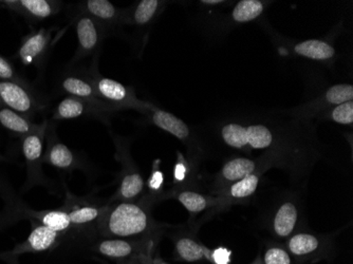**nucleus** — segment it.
Instances as JSON below:
<instances>
[{
    "mask_svg": "<svg viewBox=\"0 0 353 264\" xmlns=\"http://www.w3.org/2000/svg\"><path fill=\"white\" fill-rule=\"evenodd\" d=\"M75 32L77 37V50L74 61L97 54L106 32L99 23L85 14H77L75 19Z\"/></svg>",
    "mask_w": 353,
    "mask_h": 264,
    "instance_id": "obj_12",
    "label": "nucleus"
},
{
    "mask_svg": "<svg viewBox=\"0 0 353 264\" xmlns=\"http://www.w3.org/2000/svg\"><path fill=\"white\" fill-rule=\"evenodd\" d=\"M152 206L144 196L138 201L110 203L97 234L101 238L138 239L162 232L161 226L152 218Z\"/></svg>",
    "mask_w": 353,
    "mask_h": 264,
    "instance_id": "obj_1",
    "label": "nucleus"
},
{
    "mask_svg": "<svg viewBox=\"0 0 353 264\" xmlns=\"http://www.w3.org/2000/svg\"><path fill=\"white\" fill-rule=\"evenodd\" d=\"M322 238L309 233H295L288 238L285 249L292 257L307 259L319 255L323 251Z\"/></svg>",
    "mask_w": 353,
    "mask_h": 264,
    "instance_id": "obj_23",
    "label": "nucleus"
},
{
    "mask_svg": "<svg viewBox=\"0 0 353 264\" xmlns=\"http://www.w3.org/2000/svg\"><path fill=\"white\" fill-rule=\"evenodd\" d=\"M104 114L105 113L95 105L79 100L77 97H67L57 104L52 119L53 121L73 120L87 115L103 118Z\"/></svg>",
    "mask_w": 353,
    "mask_h": 264,
    "instance_id": "obj_21",
    "label": "nucleus"
},
{
    "mask_svg": "<svg viewBox=\"0 0 353 264\" xmlns=\"http://www.w3.org/2000/svg\"><path fill=\"white\" fill-rule=\"evenodd\" d=\"M0 125L13 134L21 136V138L39 132L48 127L47 122L43 124H35L30 119L1 105H0Z\"/></svg>",
    "mask_w": 353,
    "mask_h": 264,
    "instance_id": "obj_24",
    "label": "nucleus"
},
{
    "mask_svg": "<svg viewBox=\"0 0 353 264\" xmlns=\"http://www.w3.org/2000/svg\"><path fill=\"white\" fill-rule=\"evenodd\" d=\"M232 252L227 247H216L212 250V264H230L231 263Z\"/></svg>",
    "mask_w": 353,
    "mask_h": 264,
    "instance_id": "obj_35",
    "label": "nucleus"
},
{
    "mask_svg": "<svg viewBox=\"0 0 353 264\" xmlns=\"http://www.w3.org/2000/svg\"><path fill=\"white\" fill-rule=\"evenodd\" d=\"M31 233L27 240L16 245L11 252L3 254L0 258L8 259V258H16L23 254L51 251L57 247L65 237L63 234L41 225L37 222L31 221Z\"/></svg>",
    "mask_w": 353,
    "mask_h": 264,
    "instance_id": "obj_11",
    "label": "nucleus"
},
{
    "mask_svg": "<svg viewBox=\"0 0 353 264\" xmlns=\"http://www.w3.org/2000/svg\"><path fill=\"white\" fill-rule=\"evenodd\" d=\"M79 13L85 14L99 23L105 32L124 23V12L107 0H86L79 5Z\"/></svg>",
    "mask_w": 353,
    "mask_h": 264,
    "instance_id": "obj_17",
    "label": "nucleus"
},
{
    "mask_svg": "<svg viewBox=\"0 0 353 264\" xmlns=\"http://www.w3.org/2000/svg\"><path fill=\"white\" fill-rule=\"evenodd\" d=\"M174 254L182 261L197 262L205 260L211 263L212 250L199 243L197 240L188 235L174 238Z\"/></svg>",
    "mask_w": 353,
    "mask_h": 264,
    "instance_id": "obj_25",
    "label": "nucleus"
},
{
    "mask_svg": "<svg viewBox=\"0 0 353 264\" xmlns=\"http://www.w3.org/2000/svg\"><path fill=\"white\" fill-rule=\"evenodd\" d=\"M268 170L269 168H261L221 190L216 196L218 210L250 199L259 188L261 176Z\"/></svg>",
    "mask_w": 353,
    "mask_h": 264,
    "instance_id": "obj_14",
    "label": "nucleus"
},
{
    "mask_svg": "<svg viewBox=\"0 0 353 264\" xmlns=\"http://www.w3.org/2000/svg\"><path fill=\"white\" fill-rule=\"evenodd\" d=\"M0 227H1V221H0Z\"/></svg>",
    "mask_w": 353,
    "mask_h": 264,
    "instance_id": "obj_42",
    "label": "nucleus"
},
{
    "mask_svg": "<svg viewBox=\"0 0 353 264\" xmlns=\"http://www.w3.org/2000/svg\"><path fill=\"white\" fill-rule=\"evenodd\" d=\"M43 163L63 172H71L83 168L79 156L63 144L55 134L54 129L48 136L47 150L43 152Z\"/></svg>",
    "mask_w": 353,
    "mask_h": 264,
    "instance_id": "obj_13",
    "label": "nucleus"
},
{
    "mask_svg": "<svg viewBox=\"0 0 353 264\" xmlns=\"http://www.w3.org/2000/svg\"><path fill=\"white\" fill-rule=\"evenodd\" d=\"M117 159L122 163L120 183L117 192L109 199V204L114 202H134L142 198L145 192V182L140 170L130 158L126 146L116 140Z\"/></svg>",
    "mask_w": 353,
    "mask_h": 264,
    "instance_id": "obj_5",
    "label": "nucleus"
},
{
    "mask_svg": "<svg viewBox=\"0 0 353 264\" xmlns=\"http://www.w3.org/2000/svg\"><path fill=\"white\" fill-rule=\"evenodd\" d=\"M323 100L328 107L338 106L343 103L353 101V87L350 84L333 85L327 89Z\"/></svg>",
    "mask_w": 353,
    "mask_h": 264,
    "instance_id": "obj_31",
    "label": "nucleus"
},
{
    "mask_svg": "<svg viewBox=\"0 0 353 264\" xmlns=\"http://www.w3.org/2000/svg\"><path fill=\"white\" fill-rule=\"evenodd\" d=\"M0 81L25 83L23 79H19V75L16 74L11 63L3 57H0Z\"/></svg>",
    "mask_w": 353,
    "mask_h": 264,
    "instance_id": "obj_34",
    "label": "nucleus"
},
{
    "mask_svg": "<svg viewBox=\"0 0 353 264\" xmlns=\"http://www.w3.org/2000/svg\"><path fill=\"white\" fill-rule=\"evenodd\" d=\"M152 264H168L162 259L161 257H159V256H154L152 257Z\"/></svg>",
    "mask_w": 353,
    "mask_h": 264,
    "instance_id": "obj_39",
    "label": "nucleus"
},
{
    "mask_svg": "<svg viewBox=\"0 0 353 264\" xmlns=\"http://www.w3.org/2000/svg\"></svg>",
    "mask_w": 353,
    "mask_h": 264,
    "instance_id": "obj_43",
    "label": "nucleus"
},
{
    "mask_svg": "<svg viewBox=\"0 0 353 264\" xmlns=\"http://www.w3.org/2000/svg\"><path fill=\"white\" fill-rule=\"evenodd\" d=\"M220 136L224 144L234 150H270V152L281 154L276 150L281 138L276 131L265 124L228 123L220 128Z\"/></svg>",
    "mask_w": 353,
    "mask_h": 264,
    "instance_id": "obj_2",
    "label": "nucleus"
},
{
    "mask_svg": "<svg viewBox=\"0 0 353 264\" xmlns=\"http://www.w3.org/2000/svg\"><path fill=\"white\" fill-rule=\"evenodd\" d=\"M143 196L156 204L157 202L166 199V192H164V176L162 170L159 168L158 164L154 165L150 178L145 182V192Z\"/></svg>",
    "mask_w": 353,
    "mask_h": 264,
    "instance_id": "obj_30",
    "label": "nucleus"
},
{
    "mask_svg": "<svg viewBox=\"0 0 353 264\" xmlns=\"http://www.w3.org/2000/svg\"><path fill=\"white\" fill-rule=\"evenodd\" d=\"M281 154L269 152L261 159H250L245 156L233 158L224 163L214 182V192L219 194L231 184L243 180L245 176L261 168H270L274 164H281Z\"/></svg>",
    "mask_w": 353,
    "mask_h": 264,
    "instance_id": "obj_4",
    "label": "nucleus"
},
{
    "mask_svg": "<svg viewBox=\"0 0 353 264\" xmlns=\"http://www.w3.org/2000/svg\"><path fill=\"white\" fill-rule=\"evenodd\" d=\"M52 31L41 29L23 39L19 50V57L23 65H39L43 63L51 47Z\"/></svg>",
    "mask_w": 353,
    "mask_h": 264,
    "instance_id": "obj_16",
    "label": "nucleus"
},
{
    "mask_svg": "<svg viewBox=\"0 0 353 264\" xmlns=\"http://www.w3.org/2000/svg\"><path fill=\"white\" fill-rule=\"evenodd\" d=\"M61 90L67 97H77L79 100L86 101L90 104L99 107L105 114L114 112L110 107L99 99L92 81L87 75L66 74L61 79Z\"/></svg>",
    "mask_w": 353,
    "mask_h": 264,
    "instance_id": "obj_15",
    "label": "nucleus"
},
{
    "mask_svg": "<svg viewBox=\"0 0 353 264\" xmlns=\"http://www.w3.org/2000/svg\"><path fill=\"white\" fill-rule=\"evenodd\" d=\"M251 264H263V261H261V257L256 258L255 261L252 262Z\"/></svg>",
    "mask_w": 353,
    "mask_h": 264,
    "instance_id": "obj_41",
    "label": "nucleus"
},
{
    "mask_svg": "<svg viewBox=\"0 0 353 264\" xmlns=\"http://www.w3.org/2000/svg\"><path fill=\"white\" fill-rule=\"evenodd\" d=\"M0 105L30 119L43 108L26 83L0 81Z\"/></svg>",
    "mask_w": 353,
    "mask_h": 264,
    "instance_id": "obj_8",
    "label": "nucleus"
},
{
    "mask_svg": "<svg viewBox=\"0 0 353 264\" xmlns=\"http://www.w3.org/2000/svg\"><path fill=\"white\" fill-rule=\"evenodd\" d=\"M293 52L297 57L315 61H330L336 55L333 45L322 39L299 41L293 45Z\"/></svg>",
    "mask_w": 353,
    "mask_h": 264,
    "instance_id": "obj_28",
    "label": "nucleus"
},
{
    "mask_svg": "<svg viewBox=\"0 0 353 264\" xmlns=\"http://www.w3.org/2000/svg\"><path fill=\"white\" fill-rule=\"evenodd\" d=\"M165 7L164 1L160 0H142L130 13H125L124 23H132L138 27L152 25Z\"/></svg>",
    "mask_w": 353,
    "mask_h": 264,
    "instance_id": "obj_27",
    "label": "nucleus"
},
{
    "mask_svg": "<svg viewBox=\"0 0 353 264\" xmlns=\"http://www.w3.org/2000/svg\"><path fill=\"white\" fill-rule=\"evenodd\" d=\"M162 232L138 238V239H121V238H102L92 246V250L103 257L114 260H126L137 257L148 252L154 251Z\"/></svg>",
    "mask_w": 353,
    "mask_h": 264,
    "instance_id": "obj_6",
    "label": "nucleus"
},
{
    "mask_svg": "<svg viewBox=\"0 0 353 264\" xmlns=\"http://www.w3.org/2000/svg\"><path fill=\"white\" fill-rule=\"evenodd\" d=\"M86 75L92 81L99 99L107 106L110 107L114 112L123 109H136L146 114L152 105L139 100L132 87L125 86L114 79L101 75L97 67L90 69Z\"/></svg>",
    "mask_w": 353,
    "mask_h": 264,
    "instance_id": "obj_3",
    "label": "nucleus"
},
{
    "mask_svg": "<svg viewBox=\"0 0 353 264\" xmlns=\"http://www.w3.org/2000/svg\"><path fill=\"white\" fill-rule=\"evenodd\" d=\"M140 256L130 258V259L122 260V261H120V263L119 264H140Z\"/></svg>",
    "mask_w": 353,
    "mask_h": 264,
    "instance_id": "obj_37",
    "label": "nucleus"
},
{
    "mask_svg": "<svg viewBox=\"0 0 353 264\" xmlns=\"http://www.w3.org/2000/svg\"><path fill=\"white\" fill-rule=\"evenodd\" d=\"M263 264H293L292 255L281 245L270 246L261 258Z\"/></svg>",
    "mask_w": 353,
    "mask_h": 264,
    "instance_id": "obj_33",
    "label": "nucleus"
},
{
    "mask_svg": "<svg viewBox=\"0 0 353 264\" xmlns=\"http://www.w3.org/2000/svg\"><path fill=\"white\" fill-rule=\"evenodd\" d=\"M178 200L190 216L201 214L208 208H218L217 198L213 196H206L192 190H172L166 192V199Z\"/></svg>",
    "mask_w": 353,
    "mask_h": 264,
    "instance_id": "obj_22",
    "label": "nucleus"
},
{
    "mask_svg": "<svg viewBox=\"0 0 353 264\" xmlns=\"http://www.w3.org/2000/svg\"><path fill=\"white\" fill-rule=\"evenodd\" d=\"M265 9L261 0H240L232 11V19L237 23H247L259 19Z\"/></svg>",
    "mask_w": 353,
    "mask_h": 264,
    "instance_id": "obj_29",
    "label": "nucleus"
},
{
    "mask_svg": "<svg viewBox=\"0 0 353 264\" xmlns=\"http://www.w3.org/2000/svg\"><path fill=\"white\" fill-rule=\"evenodd\" d=\"M299 224V206L294 201L283 202L273 214L271 232L279 239H288L296 232Z\"/></svg>",
    "mask_w": 353,
    "mask_h": 264,
    "instance_id": "obj_19",
    "label": "nucleus"
},
{
    "mask_svg": "<svg viewBox=\"0 0 353 264\" xmlns=\"http://www.w3.org/2000/svg\"><path fill=\"white\" fill-rule=\"evenodd\" d=\"M152 257H154V251L142 254L140 256V264H152Z\"/></svg>",
    "mask_w": 353,
    "mask_h": 264,
    "instance_id": "obj_36",
    "label": "nucleus"
},
{
    "mask_svg": "<svg viewBox=\"0 0 353 264\" xmlns=\"http://www.w3.org/2000/svg\"><path fill=\"white\" fill-rule=\"evenodd\" d=\"M196 172L197 156L190 154L185 156L181 152H178L172 174V190H192V186L195 185Z\"/></svg>",
    "mask_w": 353,
    "mask_h": 264,
    "instance_id": "obj_26",
    "label": "nucleus"
},
{
    "mask_svg": "<svg viewBox=\"0 0 353 264\" xmlns=\"http://www.w3.org/2000/svg\"><path fill=\"white\" fill-rule=\"evenodd\" d=\"M146 115H148L152 124L178 139L180 142L183 143L188 147V154L198 158L197 141H196L195 136L192 134V129L181 119L176 118V115L172 114V113L158 108L154 105L150 106V108L146 112Z\"/></svg>",
    "mask_w": 353,
    "mask_h": 264,
    "instance_id": "obj_9",
    "label": "nucleus"
},
{
    "mask_svg": "<svg viewBox=\"0 0 353 264\" xmlns=\"http://www.w3.org/2000/svg\"><path fill=\"white\" fill-rule=\"evenodd\" d=\"M200 3L203 6H217L221 5L223 1H220V0H204V1H200Z\"/></svg>",
    "mask_w": 353,
    "mask_h": 264,
    "instance_id": "obj_38",
    "label": "nucleus"
},
{
    "mask_svg": "<svg viewBox=\"0 0 353 264\" xmlns=\"http://www.w3.org/2000/svg\"><path fill=\"white\" fill-rule=\"evenodd\" d=\"M108 205L109 204L98 205L90 203L86 200L79 199L68 194L66 202L61 208L69 214L71 223L77 233L86 234L89 230H92L93 234H97V228L106 214Z\"/></svg>",
    "mask_w": 353,
    "mask_h": 264,
    "instance_id": "obj_7",
    "label": "nucleus"
},
{
    "mask_svg": "<svg viewBox=\"0 0 353 264\" xmlns=\"http://www.w3.org/2000/svg\"><path fill=\"white\" fill-rule=\"evenodd\" d=\"M326 118L336 124L351 126L353 124V101L333 106L330 110L327 111Z\"/></svg>",
    "mask_w": 353,
    "mask_h": 264,
    "instance_id": "obj_32",
    "label": "nucleus"
},
{
    "mask_svg": "<svg viewBox=\"0 0 353 264\" xmlns=\"http://www.w3.org/2000/svg\"><path fill=\"white\" fill-rule=\"evenodd\" d=\"M6 260H7L8 263L17 264V262H16L15 258H8V259H6Z\"/></svg>",
    "mask_w": 353,
    "mask_h": 264,
    "instance_id": "obj_40",
    "label": "nucleus"
},
{
    "mask_svg": "<svg viewBox=\"0 0 353 264\" xmlns=\"http://www.w3.org/2000/svg\"><path fill=\"white\" fill-rule=\"evenodd\" d=\"M35 132L23 136L21 142V150L26 161V170H27V186L31 188L37 185H45L46 179L43 172V139L46 131Z\"/></svg>",
    "mask_w": 353,
    "mask_h": 264,
    "instance_id": "obj_10",
    "label": "nucleus"
},
{
    "mask_svg": "<svg viewBox=\"0 0 353 264\" xmlns=\"http://www.w3.org/2000/svg\"><path fill=\"white\" fill-rule=\"evenodd\" d=\"M23 216L30 221H34L41 225L46 226V227L50 228V230L59 232V233L63 234V235H70V234H77L71 223L70 217L67 214L66 210L63 208L59 210H33L29 208H23Z\"/></svg>",
    "mask_w": 353,
    "mask_h": 264,
    "instance_id": "obj_20",
    "label": "nucleus"
},
{
    "mask_svg": "<svg viewBox=\"0 0 353 264\" xmlns=\"http://www.w3.org/2000/svg\"><path fill=\"white\" fill-rule=\"evenodd\" d=\"M9 9L27 17L30 21H41L50 19L61 11L63 3L53 0H19L3 1Z\"/></svg>",
    "mask_w": 353,
    "mask_h": 264,
    "instance_id": "obj_18",
    "label": "nucleus"
}]
</instances>
